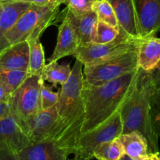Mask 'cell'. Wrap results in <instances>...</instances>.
I'll use <instances>...</instances> for the list:
<instances>
[{
    "mask_svg": "<svg viewBox=\"0 0 160 160\" xmlns=\"http://www.w3.org/2000/svg\"><path fill=\"white\" fill-rule=\"evenodd\" d=\"M83 64L77 59L67 82L59 89L58 118L47 140H52L74 154L85 119L83 100Z\"/></svg>",
    "mask_w": 160,
    "mask_h": 160,
    "instance_id": "1",
    "label": "cell"
},
{
    "mask_svg": "<svg viewBox=\"0 0 160 160\" xmlns=\"http://www.w3.org/2000/svg\"><path fill=\"white\" fill-rule=\"evenodd\" d=\"M140 68L99 86L84 84L85 119L82 134L99 126L120 111L134 89Z\"/></svg>",
    "mask_w": 160,
    "mask_h": 160,
    "instance_id": "2",
    "label": "cell"
},
{
    "mask_svg": "<svg viewBox=\"0 0 160 160\" xmlns=\"http://www.w3.org/2000/svg\"><path fill=\"white\" fill-rule=\"evenodd\" d=\"M155 91L151 72L140 68L134 89L120 109L123 132L139 131L146 138L148 152H159V136L151 118V98Z\"/></svg>",
    "mask_w": 160,
    "mask_h": 160,
    "instance_id": "3",
    "label": "cell"
},
{
    "mask_svg": "<svg viewBox=\"0 0 160 160\" xmlns=\"http://www.w3.org/2000/svg\"><path fill=\"white\" fill-rule=\"evenodd\" d=\"M59 6L31 4L26 12L6 33L3 50L10 45L25 41L31 44L39 40L45 30L56 20V15L59 12Z\"/></svg>",
    "mask_w": 160,
    "mask_h": 160,
    "instance_id": "4",
    "label": "cell"
},
{
    "mask_svg": "<svg viewBox=\"0 0 160 160\" xmlns=\"http://www.w3.org/2000/svg\"><path fill=\"white\" fill-rule=\"evenodd\" d=\"M83 67L84 85H102L138 68V47L102 62Z\"/></svg>",
    "mask_w": 160,
    "mask_h": 160,
    "instance_id": "5",
    "label": "cell"
},
{
    "mask_svg": "<svg viewBox=\"0 0 160 160\" xmlns=\"http://www.w3.org/2000/svg\"><path fill=\"white\" fill-rule=\"evenodd\" d=\"M141 38H134L120 28V34L114 40L106 43H91L78 47L73 56L83 66L98 63L122 53L136 48Z\"/></svg>",
    "mask_w": 160,
    "mask_h": 160,
    "instance_id": "6",
    "label": "cell"
},
{
    "mask_svg": "<svg viewBox=\"0 0 160 160\" xmlns=\"http://www.w3.org/2000/svg\"><path fill=\"white\" fill-rule=\"evenodd\" d=\"M123 132L120 111L99 126L87 131L78 139L74 152V160H91L94 150L102 142L120 137Z\"/></svg>",
    "mask_w": 160,
    "mask_h": 160,
    "instance_id": "7",
    "label": "cell"
},
{
    "mask_svg": "<svg viewBox=\"0 0 160 160\" xmlns=\"http://www.w3.org/2000/svg\"><path fill=\"white\" fill-rule=\"evenodd\" d=\"M43 80L41 75H31L12 92L9 109L19 120L42 110L40 89Z\"/></svg>",
    "mask_w": 160,
    "mask_h": 160,
    "instance_id": "8",
    "label": "cell"
},
{
    "mask_svg": "<svg viewBox=\"0 0 160 160\" xmlns=\"http://www.w3.org/2000/svg\"><path fill=\"white\" fill-rule=\"evenodd\" d=\"M57 118V109L54 106L31 114L20 123L30 143H36L49 138Z\"/></svg>",
    "mask_w": 160,
    "mask_h": 160,
    "instance_id": "9",
    "label": "cell"
},
{
    "mask_svg": "<svg viewBox=\"0 0 160 160\" xmlns=\"http://www.w3.org/2000/svg\"><path fill=\"white\" fill-rule=\"evenodd\" d=\"M62 18L68 20L78 36L79 46L95 42L98 20L95 11L92 9L83 12H73L66 7L56 15V19H58V20Z\"/></svg>",
    "mask_w": 160,
    "mask_h": 160,
    "instance_id": "10",
    "label": "cell"
},
{
    "mask_svg": "<svg viewBox=\"0 0 160 160\" xmlns=\"http://www.w3.org/2000/svg\"><path fill=\"white\" fill-rule=\"evenodd\" d=\"M140 38L160 32V0H134Z\"/></svg>",
    "mask_w": 160,
    "mask_h": 160,
    "instance_id": "11",
    "label": "cell"
},
{
    "mask_svg": "<svg viewBox=\"0 0 160 160\" xmlns=\"http://www.w3.org/2000/svg\"><path fill=\"white\" fill-rule=\"evenodd\" d=\"M23 160H68L70 153L52 140L29 143L18 152Z\"/></svg>",
    "mask_w": 160,
    "mask_h": 160,
    "instance_id": "12",
    "label": "cell"
},
{
    "mask_svg": "<svg viewBox=\"0 0 160 160\" xmlns=\"http://www.w3.org/2000/svg\"><path fill=\"white\" fill-rule=\"evenodd\" d=\"M6 142L17 152L20 151L30 143L23 133L20 120L9 109L0 119V142Z\"/></svg>",
    "mask_w": 160,
    "mask_h": 160,
    "instance_id": "13",
    "label": "cell"
},
{
    "mask_svg": "<svg viewBox=\"0 0 160 160\" xmlns=\"http://www.w3.org/2000/svg\"><path fill=\"white\" fill-rule=\"evenodd\" d=\"M113 9L119 28L131 37L140 38L134 0H106Z\"/></svg>",
    "mask_w": 160,
    "mask_h": 160,
    "instance_id": "14",
    "label": "cell"
},
{
    "mask_svg": "<svg viewBox=\"0 0 160 160\" xmlns=\"http://www.w3.org/2000/svg\"><path fill=\"white\" fill-rule=\"evenodd\" d=\"M62 23L59 27L57 36V43L51 57L48 59V62L58 61L61 58L73 56L79 47L78 36L74 29L66 18L60 19Z\"/></svg>",
    "mask_w": 160,
    "mask_h": 160,
    "instance_id": "15",
    "label": "cell"
},
{
    "mask_svg": "<svg viewBox=\"0 0 160 160\" xmlns=\"http://www.w3.org/2000/svg\"><path fill=\"white\" fill-rule=\"evenodd\" d=\"M138 65L146 72H152L160 67V38H141L138 45Z\"/></svg>",
    "mask_w": 160,
    "mask_h": 160,
    "instance_id": "16",
    "label": "cell"
},
{
    "mask_svg": "<svg viewBox=\"0 0 160 160\" xmlns=\"http://www.w3.org/2000/svg\"><path fill=\"white\" fill-rule=\"evenodd\" d=\"M29 59V44L20 42L0 52V70H27Z\"/></svg>",
    "mask_w": 160,
    "mask_h": 160,
    "instance_id": "17",
    "label": "cell"
},
{
    "mask_svg": "<svg viewBox=\"0 0 160 160\" xmlns=\"http://www.w3.org/2000/svg\"><path fill=\"white\" fill-rule=\"evenodd\" d=\"M2 9L0 13V52L4 48L6 33L12 28L18 19L24 13L31 4L12 0H1Z\"/></svg>",
    "mask_w": 160,
    "mask_h": 160,
    "instance_id": "18",
    "label": "cell"
},
{
    "mask_svg": "<svg viewBox=\"0 0 160 160\" xmlns=\"http://www.w3.org/2000/svg\"><path fill=\"white\" fill-rule=\"evenodd\" d=\"M125 154L134 160H142L148 153V145L146 138L139 131H132L120 134Z\"/></svg>",
    "mask_w": 160,
    "mask_h": 160,
    "instance_id": "19",
    "label": "cell"
},
{
    "mask_svg": "<svg viewBox=\"0 0 160 160\" xmlns=\"http://www.w3.org/2000/svg\"><path fill=\"white\" fill-rule=\"evenodd\" d=\"M71 70L69 64H59L57 61H54L45 65L41 78L44 81L52 83L54 85L60 84L62 86L70 78Z\"/></svg>",
    "mask_w": 160,
    "mask_h": 160,
    "instance_id": "20",
    "label": "cell"
},
{
    "mask_svg": "<svg viewBox=\"0 0 160 160\" xmlns=\"http://www.w3.org/2000/svg\"><path fill=\"white\" fill-rule=\"evenodd\" d=\"M125 154L119 138L102 142L94 150V158L98 160H120Z\"/></svg>",
    "mask_w": 160,
    "mask_h": 160,
    "instance_id": "21",
    "label": "cell"
},
{
    "mask_svg": "<svg viewBox=\"0 0 160 160\" xmlns=\"http://www.w3.org/2000/svg\"><path fill=\"white\" fill-rule=\"evenodd\" d=\"M44 48L40 39L29 44V59L27 71L30 75H41L45 67Z\"/></svg>",
    "mask_w": 160,
    "mask_h": 160,
    "instance_id": "22",
    "label": "cell"
},
{
    "mask_svg": "<svg viewBox=\"0 0 160 160\" xmlns=\"http://www.w3.org/2000/svg\"><path fill=\"white\" fill-rule=\"evenodd\" d=\"M29 76L31 75L27 70H0V83L12 94Z\"/></svg>",
    "mask_w": 160,
    "mask_h": 160,
    "instance_id": "23",
    "label": "cell"
},
{
    "mask_svg": "<svg viewBox=\"0 0 160 160\" xmlns=\"http://www.w3.org/2000/svg\"><path fill=\"white\" fill-rule=\"evenodd\" d=\"M92 9L95 12L98 20L105 22L116 28H119L118 21L113 9L106 0H102L94 3Z\"/></svg>",
    "mask_w": 160,
    "mask_h": 160,
    "instance_id": "24",
    "label": "cell"
},
{
    "mask_svg": "<svg viewBox=\"0 0 160 160\" xmlns=\"http://www.w3.org/2000/svg\"><path fill=\"white\" fill-rule=\"evenodd\" d=\"M120 34V28H116L105 22L98 20L95 43H106L114 40Z\"/></svg>",
    "mask_w": 160,
    "mask_h": 160,
    "instance_id": "25",
    "label": "cell"
},
{
    "mask_svg": "<svg viewBox=\"0 0 160 160\" xmlns=\"http://www.w3.org/2000/svg\"><path fill=\"white\" fill-rule=\"evenodd\" d=\"M41 106L42 109H47L56 106L59 98V93L52 91V88L48 87L42 81L40 89Z\"/></svg>",
    "mask_w": 160,
    "mask_h": 160,
    "instance_id": "26",
    "label": "cell"
},
{
    "mask_svg": "<svg viewBox=\"0 0 160 160\" xmlns=\"http://www.w3.org/2000/svg\"><path fill=\"white\" fill-rule=\"evenodd\" d=\"M151 118L155 131L160 137V89H155L151 98Z\"/></svg>",
    "mask_w": 160,
    "mask_h": 160,
    "instance_id": "27",
    "label": "cell"
},
{
    "mask_svg": "<svg viewBox=\"0 0 160 160\" xmlns=\"http://www.w3.org/2000/svg\"><path fill=\"white\" fill-rule=\"evenodd\" d=\"M102 0H65L66 7L73 12H83L92 10L94 3Z\"/></svg>",
    "mask_w": 160,
    "mask_h": 160,
    "instance_id": "28",
    "label": "cell"
},
{
    "mask_svg": "<svg viewBox=\"0 0 160 160\" xmlns=\"http://www.w3.org/2000/svg\"><path fill=\"white\" fill-rule=\"evenodd\" d=\"M0 160H23L6 142H0Z\"/></svg>",
    "mask_w": 160,
    "mask_h": 160,
    "instance_id": "29",
    "label": "cell"
},
{
    "mask_svg": "<svg viewBox=\"0 0 160 160\" xmlns=\"http://www.w3.org/2000/svg\"><path fill=\"white\" fill-rule=\"evenodd\" d=\"M12 1L23 2H28L37 6H52V5L60 6L61 4H63L65 0H12Z\"/></svg>",
    "mask_w": 160,
    "mask_h": 160,
    "instance_id": "30",
    "label": "cell"
},
{
    "mask_svg": "<svg viewBox=\"0 0 160 160\" xmlns=\"http://www.w3.org/2000/svg\"><path fill=\"white\" fill-rule=\"evenodd\" d=\"M12 92L0 83V102H9Z\"/></svg>",
    "mask_w": 160,
    "mask_h": 160,
    "instance_id": "31",
    "label": "cell"
},
{
    "mask_svg": "<svg viewBox=\"0 0 160 160\" xmlns=\"http://www.w3.org/2000/svg\"><path fill=\"white\" fill-rule=\"evenodd\" d=\"M151 76L155 89H160V67L157 70L151 72Z\"/></svg>",
    "mask_w": 160,
    "mask_h": 160,
    "instance_id": "32",
    "label": "cell"
},
{
    "mask_svg": "<svg viewBox=\"0 0 160 160\" xmlns=\"http://www.w3.org/2000/svg\"><path fill=\"white\" fill-rule=\"evenodd\" d=\"M9 111V102H0V119Z\"/></svg>",
    "mask_w": 160,
    "mask_h": 160,
    "instance_id": "33",
    "label": "cell"
},
{
    "mask_svg": "<svg viewBox=\"0 0 160 160\" xmlns=\"http://www.w3.org/2000/svg\"><path fill=\"white\" fill-rule=\"evenodd\" d=\"M142 160H160L159 152H148Z\"/></svg>",
    "mask_w": 160,
    "mask_h": 160,
    "instance_id": "34",
    "label": "cell"
},
{
    "mask_svg": "<svg viewBox=\"0 0 160 160\" xmlns=\"http://www.w3.org/2000/svg\"><path fill=\"white\" fill-rule=\"evenodd\" d=\"M120 160H134V159H133L132 158H131L130 156H128V155L124 154L123 156H122L121 159H120Z\"/></svg>",
    "mask_w": 160,
    "mask_h": 160,
    "instance_id": "35",
    "label": "cell"
},
{
    "mask_svg": "<svg viewBox=\"0 0 160 160\" xmlns=\"http://www.w3.org/2000/svg\"><path fill=\"white\" fill-rule=\"evenodd\" d=\"M2 9V1L0 0V13H1Z\"/></svg>",
    "mask_w": 160,
    "mask_h": 160,
    "instance_id": "36",
    "label": "cell"
}]
</instances>
